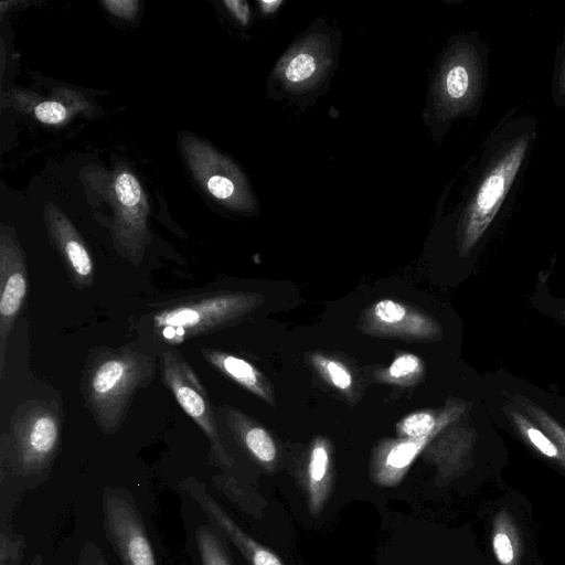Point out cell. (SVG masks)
Here are the masks:
<instances>
[{"label": "cell", "mask_w": 565, "mask_h": 565, "mask_svg": "<svg viewBox=\"0 0 565 565\" xmlns=\"http://www.w3.org/2000/svg\"><path fill=\"white\" fill-rule=\"evenodd\" d=\"M156 369L153 358L132 344L90 352L82 373L81 392L104 434L120 429L135 394L150 385Z\"/></svg>", "instance_id": "obj_1"}, {"label": "cell", "mask_w": 565, "mask_h": 565, "mask_svg": "<svg viewBox=\"0 0 565 565\" xmlns=\"http://www.w3.org/2000/svg\"><path fill=\"white\" fill-rule=\"evenodd\" d=\"M62 416L55 402L30 399L13 412L8 435L1 437V461L19 477H43L61 444Z\"/></svg>", "instance_id": "obj_2"}, {"label": "cell", "mask_w": 565, "mask_h": 565, "mask_svg": "<svg viewBox=\"0 0 565 565\" xmlns=\"http://www.w3.org/2000/svg\"><path fill=\"white\" fill-rule=\"evenodd\" d=\"M254 303V296L226 291L174 298L152 310L150 329L159 341L177 345L230 326L246 315Z\"/></svg>", "instance_id": "obj_3"}, {"label": "cell", "mask_w": 565, "mask_h": 565, "mask_svg": "<svg viewBox=\"0 0 565 565\" xmlns=\"http://www.w3.org/2000/svg\"><path fill=\"white\" fill-rule=\"evenodd\" d=\"M160 373L162 383L172 393L183 412L207 437L213 463L222 468L231 467L232 459L220 438L212 404L191 364L179 351L166 350L160 354Z\"/></svg>", "instance_id": "obj_4"}, {"label": "cell", "mask_w": 565, "mask_h": 565, "mask_svg": "<svg viewBox=\"0 0 565 565\" xmlns=\"http://www.w3.org/2000/svg\"><path fill=\"white\" fill-rule=\"evenodd\" d=\"M526 138H520L488 170L465 215L461 249L469 252L494 218L524 160Z\"/></svg>", "instance_id": "obj_5"}, {"label": "cell", "mask_w": 565, "mask_h": 565, "mask_svg": "<svg viewBox=\"0 0 565 565\" xmlns=\"http://www.w3.org/2000/svg\"><path fill=\"white\" fill-rule=\"evenodd\" d=\"M104 526L122 565H157L143 520L126 490L106 488Z\"/></svg>", "instance_id": "obj_6"}, {"label": "cell", "mask_w": 565, "mask_h": 565, "mask_svg": "<svg viewBox=\"0 0 565 565\" xmlns=\"http://www.w3.org/2000/svg\"><path fill=\"white\" fill-rule=\"evenodd\" d=\"M182 145L193 175L210 195L236 210L252 205L245 180L228 159L196 138H184Z\"/></svg>", "instance_id": "obj_7"}, {"label": "cell", "mask_w": 565, "mask_h": 565, "mask_svg": "<svg viewBox=\"0 0 565 565\" xmlns=\"http://www.w3.org/2000/svg\"><path fill=\"white\" fill-rule=\"evenodd\" d=\"M28 294V268L19 242L11 228L0 235V379L6 366L10 333Z\"/></svg>", "instance_id": "obj_8"}, {"label": "cell", "mask_w": 565, "mask_h": 565, "mask_svg": "<svg viewBox=\"0 0 565 565\" xmlns=\"http://www.w3.org/2000/svg\"><path fill=\"white\" fill-rule=\"evenodd\" d=\"M475 55L468 51L451 53L443 65L436 98L446 116L465 109L476 99L479 88V67Z\"/></svg>", "instance_id": "obj_9"}, {"label": "cell", "mask_w": 565, "mask_h": 565, "mask_svg": "<svg viewBox=\"0 0 565 565\" xmlns=\"http://www.w3.org/2000/svg\"><path fill=\"white\" fill-rule=\"evenodd\" d=\"M180 487L200 505L211 524L224 534L250 565H284L270 550L246 534L210 495L204 484L195 479L183 481Z\"/></svg>", "instance_id": "obj_10"}, {"label": "cell", "mask_w": 565, "mask_h": 565, "mask_svg": "<svg viewBox=\"0 0 565 565\" xmlns=\"http://www.w3.org/2000/svg\"><path fill=\"white\" fill-rule=\"evenodd\" d=\"M46 225L52 244L58 252L73 286L77 289L92 287L94 264L75 227L54 206L46 209Z\"/></svg>", "instance_id": "obj_11"}, {"label": "cell", "mask_w": 565, "mask_h": 565, "mask_svg": "<svg viewBox=\"0 0 565 565\" xmlns=\"http://www.w3.org/2000/svg\"><path fill=\"white\" fill-rule=\"evenodd\" d=\"M323 65L318 49L303 45L292 52L284 63L282 78L289 88H305L321 75Z\"/></svg>", "instance_id": "obj_12"}, {"label": "cell", "mask_w": 565, "mask_h": 565, "mask_svg": "<svg viewBox=\"0 0 565 565\" xmlns=\"http://www.w3.org/2000/svg\"><path fill=\"white\" fill-rule=\"evenodd\" d=\"M201 354L206 362L223 374L233 379L246 388L263 395L264 390L259 374L255 367L245 360L207 348H202Z\"/></svg>", "instance_id": "obj_13"}, {"label": "cell", "mask_w": 565, "mask_h": 565, "mask_svg": "<svg viewBox=\"0 0 565 565\" xmlns=\"http://www.w3.org/2000/svg\"><path fill=\"white\" fill-rule=\"evenodd\" d=\"M228 423L237 433L248 451L260 462H271L277 454L276 445L270 435L262 427L250 426L245 418L230 412Z\"/></svg>", "instance_id": "obj_14"}, {"label": "cell", "mask_w": 565, "mask_h": 565, "mask_svg": "<svg viewBox=\"0 0 565 565\" xmlns=\"http://www.w3.org/2000/svg\"><path fill=\"white\" fill-rule=\"evenodd\" d=\"M329 467V455L323 445H317L311 452L309 462V497L313 512H317L324 500L326 478Z\"/></svg>", "instance_id": "obj_15"}, {"label": "cell", "mask_w": 565, "mask_h": 565, "mask_svg": "<svg viewBox=\"0 0 565 565\" xmlns=\"http://www.w3.org/2000/svg\"><path fill=\"white\" fill-rule=\"evenodd\" d=\"M511 418L520 434L541 454L548 458L565 461V456L558 445L531 419L516 411L511 412Z\"/></svg>", "instance_id": "obj_16"}, {"label": "cell", "mask_w": 565, "mask_h": 565, "mask_svg": "<svg viewBox=\"0 0 565 565\" xmlns=\"http://www.w3.org/2000/svg\"><path fill=\"white\" fill-rule=\"evenodd\" d=\"M195 541L202 565H232L223 543L211 526H199L195 531Z\"/></svg>", "instance_id": "obj_17"}, {"label": "cell", "mask_w": 565, "mask_h": 565, "mask_svg": "<svg viewBox=\"0 0 565 565\" xmlns=\"http://www.w3.org/2000/svg\"><path fill=\"white\" fill-rule=\"evenodd\" d=\"M25 539L14 532L10 522L2 521L0 530V565H20Z\"/></svg>", "instance_id": "obj_18"}, {"label": "cell", "mask_w": 565, "mask_h": 565, "mask_svg": "<svg viewBox=\"0 0 565 565\" xmlns=\"http://www.w3.org/2000/svg\"><path fill=\"white\" fill-rule=\"evenodd\" d=\"M427 437L412 439L395 445L387 454L385 466L394 471H401L407 468L425 445Z\"/></svg>", "instance_id": "obj_19"}, {"label": "cell", "mask_w": 565, "mask_h": 565, "mask_svg": "<svg viewBox=\"0 0 565 565\" xmlns=\"http://www.w3.org/2000/svg\"><path fill=\"white\" fill-rule=\"evenodd\" d=\"M524 407L529 416L558 445L565 456V427L531 402L524 403Z\"/></svg>", "instance_id": "obj_20"}, {"label": "cell", "mask_w": 565, "mask_h": 565, "mask_svg": "<svg viewBox=\"0 0 565 565\" xmlns=\"http://www.w3.org/2000/svg\"><path fill=\"white\" fill-rule=\"evenodd\" d=\"M114 190L119 203L129 211L134 210L141 200L142 191L140 183L137 178L129 172H121L116 177Z\"/></svg>", "instance_id": "obj_21"}, {"label": "cell", "mask_w": 565, "mask_h": 565, "mask_svg": "<svg viewBox=\"0 0 565 565\" xmlns=\"http://www.w3.org/2000/svg\"><path fill=\"white\" fill-rule=\"evenodd\" d=\"M436 426V419L428 413H416L406 417L402 431L412 439L428 437Z\"/></svg>", "instance_id": "obj_22"}, {"label": "cell", "mask_w": 565, "mask_h": 565, "mask_svg": "<svg viewBox=\"0 0 565 565\" xmlns=\"http://www.w3.org/2000/svg\"><path fill=\"white\" fill-rule=\"evenodd\" d=\"M34 115L43 124L56 125L66 118L67 111L61 103L46 100L35 106Z\"/></svg>", "instance_id": "obj_23"}, {"label": "cell", "mask_w": 565, "mask_h": 565, "mask_svg": "<svg viewBox=\"0 0 565 565\" xmlns=\"http://www.w3.org/2000/svg\"><path fill=\"white\" fill-rule=\"evenodd\" d=\"M375 316L383 322L395 323L405 317V308L392 300H381L375 305Z\"/></svg>", "instance_id": "obj_24"}, {"label": "cell", "mask_w": 565, "mask_h": 565, "mask_svg": "<svg viewBox=\"0 0 565 565\" xmlns=\"http://www.w3.org/2000/svg\"><path fill=\"white\" fill-rule=\"evenodd\" d=\"M419 366V360L413 354L398 356L390 366V374L395 379H402L414 373Z\"/></svg>", "instance_id": "obj_25"}, {"label": "cell", "mask_w": 565, "mask_h": 565, "mask_svg": "<svg viewBox=\"0 0 565 565\" xmlns=\"http://www.w3.org/2000/svg\"><path fill=\"white\" fill-rule=\"evenodd\" d=\"M102 3L111 14L125 19H132L139 6L134 0H106Z\"/></svg>", "instance_id": "obj_26"}, {"label": "cell", "mask_w": 565, "mask_h": 565, "mask_svg": "<svg viewBox=\"0 0 565 565\" xmlns=\"http://www.w3.org/2000/svg\"><path fill=\"white\" fill-rule=\"evenodd\" d=\"M493 550L501 564L508 565L513 561L514 551L509 536L504 533H497L493 537Z\"/></svg>", "instance_id": "obj_27"}, {"label": "cell", "mask_w": 565, "mask_h": 565, "mask_svg": "<svg viewBox=\"0 0 565 565\" xmlns=\"http://www.w3.org/2000/svg\"><path fill=\"white\" fill-rule=\"evenodd\" d=\"M77 565H108V563L99 547L89 542L82 548Z\"/></svg>", "instance_id": "obj_28"}, {"label": "cell", "mask_w": 565, "mask_h": 565, "mask_svg": "<svg viewBox=\"0 0 565 565\" xmlns=\"http://www.w3.org/2000/svg\"><path fill=\"white\" fill-rule=\"evenodd\" d=\"M327 371L337 387L345 390L351 385V375L341 364L331 361L327 364Z\"/></svg>", "instance_id": "obj_29"}, {"label": "cell", "mask_w": 565, "mask_h": 565, "mask_svg": "<svg viewBox=\"0 0 565 565\" xmlns=\"http://www.w3.org/2000/svg\"><path fill=\"white\" fill-rule=\"evenodd\" d=\"M224 4L227 7V9L231 11V13L234 15V18L242 23L243 25H246L249 21V8L248 4L245 1L242 0H226L224 1Z\"/></svg>", "instance_id": "obj_30"}, {"label": "cell", "mask_w": 565, "mask_h": 565, "mask_svg": "<svg viewBox=\"0 0 565 565\" xmlns=\"http://www.w3.org/2000/svg\"><path fill=\"white\" fill-rule=\"evenodd\" d=\"M259 4L264 12L271 13L281 4V1H260Z\"/></svg>", "instance_id": "obj_31"}, {"label": "cell", "mask_w": 565, "mask_h": 565, "mask_svg": "<svg viewBox=\"0 0 565 565\" xmlns=\"http://www.w3.org/2000/svg\"><path fill=\"white\" fill-rule=\"evenodd\" d=\"M559 88L563 93H565V62H564V65L562 67V72L559 75Z\"/></svg>", "instance_id": "obj_32"}, {"label": "cell", "mask_w": 565, "mask_h": 565, "mask_svg": "<svg viewBox=\"0 0 565 565\" xmlns=\"http://www.w3.org/2000/svg\"><path fill=\"white\" fill-rule=\"evenodd\" d=\"M30 565H43V559L40 554H38Z\"/></svg>", "instance_id": "obj_33"}, {"label": "cell", "mask_w": 565, "mask_h": 565, "mask_svg": "<svg viewBox=\"0 0 565 565\" xmlns=\"http://www.w3.org/2000/svg\"><path fill=\"white\" fill-rule=\"evenodd\" d=\"M562 315H563V317H564V319H565V311H563V313H562Z\"/></svg>", "instance_id": "obj_34"}]
</instances>
